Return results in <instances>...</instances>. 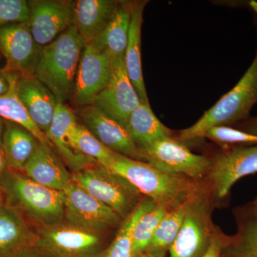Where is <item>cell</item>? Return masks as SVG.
<instances>
[{
    "instance_id": "f1b7e54d",
    "label": "cell",
    "mask_w": 257,
    "mask_h": 257,
    "mask_svg": "<svg viewBox=\"0 0 257 257\" xmlns=\"http://www.w3.org/2000/svg\"><path fill=\"white\" fill-rule=\"evenodd\" d=\"M156 205L152 199H144L135 211L124 219L114 239L99 257H133L132 232L139 219Z\"/></svg>"
},
{
    "instance_id": "8fae6325",
    "label": "cell",
    "mask_w": 257,
    "mask_h": 257,
    "mask_svg": "<svg viewBox=\"0 0 257 257\" xmlns=\"http://www.w3.org/2000/svg\"><path fill=\"white\" fill-rule=\"evenodd\" d=\"M42 50L34 40L26 22L0 28V52L6 60L1 69L5 73L35 77Z\"/></svg>"
},
{
    "instance_id": "3957f363",
    "label": "cell",
    "mask_w": 257,
    "mask_h": 257,
    "mask_svg": "<svg viewBox=\"0 0 257 257\" xmlns=\"http://www.w3.org/2000/svg\"><path fill=\"white\" fill-rule=\"evenodd\" d=\"M86 44L73 26L42 47L35 77L64 103L73 93L76 74Z\"/></svg>"
},
{
    "instance_id": "603a6c76",
    "label": "cell",
    "mask_w": 257,
    "mask_h": 257,
    "mask_svg": "<svg viewBox=\"0 0 257 257\" xmlns=\"http://www.w3.org/2000/svg\"><path fill=\"white\" fill-rule=\"evenodd\" d=\"M38 143L37 138L26 128L11 121H4L2 147L8 170L22 172Z\"/></svg>"
},
{
    "instance_id": "7402d4cb",
    "label": "cell",
    "mask_w": 257,
    "mask_h": 257,
    "mask_svg": "<svg viewBox=\"0 0 257 257\" xmlns=\"http://www.w3.org/2000/svg\"><path fill=\"white\" fill-rule=\"evenodd\" d=\"M32 234L22 216L11 208L0 209V257H15L35 243Z\"/></svg>"
},
{
    "instance_id": "60d3db41",
    "label": "cell",
    "mask_w": 257,
    "mask_h": 257,
    "mask_svg": "<svg viewBox=\"0 0 257 257\" xmlns=\"http://www.w3.org/2000/svg\"><path fill=\"white\" fill-rule=\"evenodd\" d=\"M253 205L257 208V197L255 199L254 202H253Z\"/></svg>"
},
{
    "instance_id": "e575fe53",
    "label": "cell",
    "mask_w": 257,
    "mask_h": 257,
    "mask_svg": "<svg viewBox=\"0 0 257 257\" xmlns=\"http://www.w3.org/2000/svg\"><path fill=\"white\" fill-rule=\"evenodd\" d=\"M241 130L257 136V117L248 119L241 123Z\"/></svg>"
},
{
    "instance_id": "ba28073f",
    "label": "cell",
    "mask_w": 257,
    "mask_h": 257,
    "mask_svg": "<svg viewBox=\"0 0 257 257\" xmlns=\"http://www.w3.org/2000/svg\"><path fill=\"white\" fill-rule=\"evenodd\" d=\"M34 245L48 257H99L102 252L99 234L67 223L42 227Z\"/></svg>"
},
{
    "instance_id": "5bb4252c",
    "label": "cell",
    "mask_w": 257,
    "mask_h": 257,
    "mask_svg": "<svg viewBox=\"0 0 257 257\" xmlns=\"http://www.w3.org/2000/svg\"><path fill=\"white\" fill-rule=\"evenodd\" d=\"M110 82L92 105L126 128L130 115L141 104L140 96L128 79L124 59L113 62Z\"/></svg>"
},
{
    "instance_id": "d6a6232c",
    "label": "cell",
    "mask_w": 257,
    "mask_h": 257,
    "mask_svg": "<svg viewBox=\"0 0 257 257\" xmlns=\"http://www.w3.org/2000/svg\"><path fill=\"white\" fill-rule=\"evenodd\" d=\"M232 237L226 236L219 228H216L210 245L202 257H221L223 251L231 243Z\"/></svg>"
},
{
    "instance_id": "484cf974",
    "label": "cell",
    "mask_w": 257,
    "mask_h": 257,
    "mask_svg": "<svg viewBox=\"0 0 257 257\" xmlns=\"http://www.w3.org/2000/svg\"><path fill=\"white\" fill-rule=\"evenodd\" d=\"M10 81V89L4 95L0 96V118L14 122L26 128L40 143L52 147L45 134L42 133L29 115L16 91L18 74L6 73Z\"/></svg>"
},
{
    "instance_id": "7c38bea8",
    "label": "cell",
    "mask_w": 257,
    "mask_h": 257,
    "mask_svg": "<svg viewBox=\"0 0 257 257\" xmlns=\"http://www.w3.org/2000/svg\"><path fill=\"white\" fill-rule=\"evenodd\" d=\"M26 22L35 42L41 47L52 43L72 26V5L69 0H29Z\"/></svg>"
},
{
    "instance_id": "4dcf8cb0",
    "label": "cell",
    "mask_w": 257,
    "mask_h": 257,
    "mask_svg": "<svg viewBox=\"0 0 257 257\" xmlns=\"http://www.w3.org/2000/svg\"><path fill=\"white\" fill-rule=\"evenodd\" d=\"M203 138H207L222 147L223 150L234 147L257 145V136L228 126L209 128Z\"/></svg>"
},
{
    "instance_id": "d6986e66",
    "label": "cell",
    "mask_w": 257,
    "mask_h": 257,
    "mask_svg": "<svg viewBox=\"0 0 257 257\" xmlns=\"http://www.w3.org/2000/svg\"><path fill=\"white\" fill-rule=\"evenodd\" d=\"M77 122V116L73 111L64 103H57L53 119L45 135L49 141L56 147L66 165L74 172L96 163L92 159L76 152L71 146L69 130Z\"/></svg>"
},
{
    "instance_id": "44dd1931",
    "label": "cell",
    "mask_w": 257,
    "mask_h": 257,
    "mask_svg": "<svg viewBox=\"0 0 257 257\" xmlns=\"http://www.w3.org/2000/svg\"><path fill=\"white\" fill-rule=\"evenodd\" d=\"M134 2L120 1L111 21L92 44L106 54L111 62L124 58L127 46Z\"/></svg>"
},
{
    "instance_id": "9c48e42d",
    "label": "cell",
    "mask_w": 257,
    "mask_h": 257,
    "mask_svg": "<svg viewBox=\"0 0 257 257\" xmlns=\"http://www.w3.org/2000/svg\"><path fill=\"white\" fill-rule=\"evenodd\" d=\"M63 192L64 218L67 224L99 235L122 222L123 219L114 211L72 181Z\"/></svg>"
},
{
    "instance_id": "6da1fadb",
    "label": "cell",
    "mask_w": 257,
    "mask_h": 257,
    "mask_svg": "<svg viewBox=\"0 0 257 257\" xmlns=\"http://www.w3.org/2000/svg\"><path fill=\"white\" fill-rule=\"evenodd\" d=\"M104 168L124 177L143 195L169 211L180 205L201 185L198 181L162 172L147 162L116 153Z\"/></svg>"
},
{
    "instance_id": "836d02e7",
    "label": "cell",
    "mask_w": 257,
    "mask_h": 257,
    "mask_svg": "<svg viewBox=\"0 0 257 257\" xmlns=\"http://www.w3.org/2000/svg\"><path fill=\"white\" fill-rule=\"evenodd\" d=\"M15 257H48L46 256V255L44 254L42 251H40V250L38 249L35 246V245H32V246H30V247L25 248V250H23V251H21L20 253H18L16 256Z\"/></svg>"
},
{
    "instance_id": "83f0119b",
    "label": "cell",
    "mask_w": 257,
    "mask_h": 257,
    "mask_svg": "<svg viewBox=\"0 0 257 257\" xmlns=\"http://www.w3.org/2000/svg\"><path fill=\"white\" fill-rule=\"evenodd\" d=\"M69 140L74 150L105 167L114 157L115 152L104 146L84 124L75 123L71 127Z\"/></svg>"
},
{
    "instance_id": "d4e9b609",
    "label": "cell",
    "mask_w": 257,
    "mask_h": 257,
    "mask_svg": "<svg viewBox=\"0 0 257 257\" xmlns=\"http://www.w3.org/2000/svg\"><path fill=\"white\" fill-rule=\"evenodd\" d=\"M237 234L225 248L232 257H257V208L253 204L236 209Z\"/></svg>"
},
{
    "instance_id": "52a82bcc",
    "label": "cell",
    "mask_w": 257,
    "mask_h": 257,
    "mask_svg": "<svg viewBox=\"0 0 257 257\" xmlns=\"http://www.w3.org/2000/svg\"><path fill=\"white\" fill-rule=\"evenodd\" d=\"M140 151L143 162L155 168L198 182L207 177L210 169L211 159L193 153L172 136L161 139Z\"/></svg>"
},
{
    "instance_id": "f546056e",
    "label": "cell",
    "mask_w": 257,
    "mask_h": 257,
    "mask_svg": "<svg viewBox=\"0 0 257 257\" xmlns=\"http://www.w3.org/2000/svg\"><path fill=\"white\" fill-rule=\"evenodd\" d=\"M168 211L156 204L139 219L132 232L133 257H141L146 253L159 224Z\"/></svg>"
},
{
    "instance_id": "e0dca14e",
    "label": "cell",
    "mask_w": 257,
    "mask_h": 257,
    "mask_svg": "<svg viewBox=\"0 0 257 257\" xmlns=\"http://www.w3.org/2000/svg\"><path fill=\"white\" fill-rule=\"evenodd\" d=\"M119 3L115 0L73 1L72 25L86 45L94 41L104 31Z\"/></svg>"
},
{
    "instance_id": "8992f818",
    "label": "cell",
    "mask_w": 257,
    "mask_h": 257,
    "mask_svg": "<svg viewBox=\"0 0 257 257\" xmlns=\"http://www.w3.org/2000/svg\"><path fill=\"white\" fill-rule=\"evenodd\" d=\"M213 198L208 184H201L169 250L170 257H202L207 251L217 228L212 221Z\"/></svg>"
},
{
    "instance_id": "1f68e13d",
    "label": "cell",
    "mask_w": 257,
    "mask_h": 257,
    "mask_svg": "<svg viewBox=\"0 0 257 257\" xmlns=\"http://www.w3.org/2000/svg\"><path fill=\"white\" fill-rule=\"evenodd\" d=\"M29 15L26 0H0V28L9 24L25 23Z\"/></svg>"
},
{
    "instance_id": "74e56055",
    "label": "cell",
    "mask_w": 257,
    "mask_h": 257,
    "mask_svg": "<svg viewBox=\"0 0 257 257\" xmlns=\"http://www.w3.org/2000/svg\"><path fill=\"white\" fill-rule=\"evenodd\" d=\"M141 257H166V254L162 253H146Z\"/></svg>"
},
{
    "instance_id": "7a4b0ae2",
    "label": "cell",
    "mask_w": 257,
    "mask_h": 257,
    "mask_svg": "<svg viewBox=\"0 0 257 257\" xmlns=\"http://www.w3.org/2000/svg\"><path fill=\"white\" fill-rule=\"evenodd\" d=\"M0 193L5 198V206L42 227L59 224L63 220L64 192L47 188L22 172L7 170L0 179Z\"/></svg>"
},
{
    "instance_id": "ab89813d",
    "label": "cell",
    "mask_w": 257,
    "mask_h": 257,
    "mask_svg": "<svg viewBox=\"0 0 257 257\" xmlns=\"http://www.w3.org/2000/svg\"><path fill=\"white\" fill-rule=\"evenodd\" d=\"M3 206L4 205L3 204V197H2L1 193H0V209H2Z\"/></svg>"
},
{
    "instance_id": "ac0fdd59",
    "label": "cell",
    "mask_w": 257,
    "mask_h": 257,
    "mask_svg": "<svg viewBox=\"0 0 257 257\" xmlns=\"http://www.w3.org/2000/svg\"><path fill=\"white\" fill-rule=\"evenodd\" d=\"M22 173L42 186L63 192L72 182V175L47 147L39 142L35 152L24 166Z\"/></svg>"
},
{
    "instance_id": "8d00e7d4",
    "label": "cell",
    "mask_w": 257,
    "mask_h": 257,
    "mask_svg": "<svg viewBox=\"0 0 257 257\" xmlns=\"http://www.w3.org/2000/svg\"><path fill=\"white\" fill-rule=\"evenodd\" d=\"M8 170V163L5 157L4 150L0 145V179L4 175L5 172Z\"/></svg>"
},
{
    "instance_id": "2e32d148",
    "label": "cell",
    "mask_w": 257,
    "mask_h": 257,
    "mask_svg": "<svg viewBox=\"0 0 257 257\" xmlns=\"http://www.w3.org/2000/svg\"><path fill=\"white\" fill-rule=\"evenodd\" d=\"M16 91L31 119L46 135L57 104L55 95L36 77H22L19 74Z\"/></svg>"
},
{
    "instance_id": "d590c367",
    "label": "cell",
    "mask_w": 257,
    "mask_h": 257,
    "mask_svg": "<svg viewBox=\"0 0 257 257\" xmlns=\"http://www.w3.org/2000/svg\"><path fill=\"white\" fill-rule=\"evenodd\" d=\"M10 81L8 74L0 69V96L4 95L10 89Z\"/></svg>"
},
{
    "instance_id": "30bf717a",
    "label": "cell",
    "mask_w": 257,
    "mask_h": 257,
    "mask_svg": "<svg viewBox=\"0 0 257 257\" xmlns=\"http://www.w3.org/2000/svg\"><path fill=\"white\" fill-rule=\"evenodd\" d=\"M257 173V145L223 150L211 160L207 176L213 197L224 199L236 182Z\"/></svg>"
},
{
    "instance_id": "5b68a950",
    "label": "cell",
    "mask_w": 257,
    "mask_h": 257,
    "mask_svg": "<svg viewBox=\"0 0 257 257\" xmlns=\"http://www.w3.org/2000/svg\"><path fill=\"white\" fill-rule=\"evenodd\" d=\"M72 182L93 197L114 211L124 220L143 200L141 194L128 181L99 165L74 172Z\"/></svg>"
},
{
    "instance_id": "cb8c5ba5",
    "label": "cell",
    "mask_w": 257,
    "mask_h": 257,
    "mask_svg": "<svg viewBox=\"0 0 257 257\" xmlns=\"http://www.w3.org/2000/svg\"><path fill=\"white\" fill-rule=\"evenodd\" d=\"M126 130L140 150L161 139L172 136V132L161 122L151 106L143 103L128 116Z\"/></svg>"
},
{
    "instance_id": "ffe728a7",
    "label": "cell",
    "mask_w": 257,
    "mask_h": 257,
    "mask_svg": "<svg viewBox=\"0 0 257 257\" xmlns=\"http://www.w3.org/2000/svg\"><path fill=\"white\" fill-rule=\"evenodd\" d=\"M147 3V1L134 2L124 62L128 79L136 89L140 101L150 105L144 81L141 57L142 28L144 10Z\"/></svg>"
},
{
    "instance_id": "4fadbf2b",
    "label": "cell",
    "mask_w": 257,
    "mask_h": 257,
    "mask_svg": "<svg viewBox=\"0 0 257 257\" xmlns=\"http://www.w3.org/2000/svg\"><path fill=\"white\" fill-rule=\"evenodd\" d=\"M112 71V62L106 54L98 50L92 44L86 45L74 82L76 104L81 107L92 105L96 96L110 82Z\"/></svg>"
},
{
    "instance_id": "277c9868",
    "label": "cell",
    "mask_w": 257,
    "mask_h": 257,
    "mask_svg": "<svg viewBox=\"0 0 257 257\" xmlns=\"http://www.w3.org/2000/svg\"><path fill=\"white\" fill-rule=\"evenodd\" d=\"M257 104V50L246 72L229 92L221 96L214 105L204 113L197 121L179 132L181 143L203 138L209 128L231 126L249 119L250 112Z\"/></svg>"
},
{
    "instance_id": "4316f807",
    "label": "cell",
    "mask_w": 257,
    "mask_h": 257,
    "mask_svg": "<svg viewBox=\"0 0 257 257\" xmlns=\"http://www.w3.org/2000/svg\"><path fill=\"white\" fill-rule=\"evenodd\" d=\"M194 194L178 207L167 211L159 224L146 253L166 254L168 252L178 236Z\"/></svg>"
},
{
    "instance_id": "f35d334b",
    "label": "cell",
    "mask_w": 257,
    "mask_h": 257,
    "mask_svg": "<svg viewBox=\"0 0 257 257\" xmlns=\"http://www.w3.org/2000/svg\"><path fill=\"white\" fill-rule=\"evenodd\" d=\"M3 131H4V121H3V120L2 119V118H0V145H1V146Z\"/></svg>"
},
{
    "instance_id": "9a60e30c",
    "label": "cell",
    "mask_w": 257,
    "mask_h": 257,
    "mask_svg": "<svg viewBox=\"0 0 257 257\" xmlns=\"http://www.w3.org/2000/svg\"><path fill=\"white\" fill-rule=\"evenodd\" d=\"M79 111L84 126L104 146L115 153L143 161L141 151L133 143L126 128L94 105L81 107Z\"/></svg>"
}]
</instances>
